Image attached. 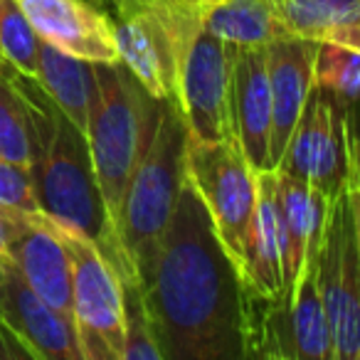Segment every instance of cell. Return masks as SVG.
Here are the masks:
<instances>
[{"mask_svg":"<svg viewBox=\"0 0 360 360\" xmlns=\"http://www.w3.org/2000/svg\"><path fill=\"white\" fill-rule=\"evenodd\" d=\"M232 134L252 168H269L271 94L266 47H235L232 65Z\"/></svg>","mask_w":360,"mask_h":360,"instance_id":"5bb4252c","label":"cell"},{"mask_svg":"<svg viewBox=\"0 0 360 360\" xmlns=\"http://www.w3.org/2000/svg\"><path fill=\"white\" fill-rule=\"evenodd\" d=\"M188 143L191 131L180 106L163 101L155 134L131 175L116 220V240L139 279L148 269L178 205L188 178Z\"/></svg>","mask_w":360,"mask_h":360,"instance_id":"277c9868","label":"cell"},{"mask_svg":"<svg viewBox=\"0 0 360 360\" xmlns=\"http://www.w3.org/2000/svg\"><path fill=\"white\" fill-rule=\"evenodd\" d=\"M276 170V215L281 235V266H284V296L291 299L296 276L306 262L309 242V200L311 186L294 175Z\"/></svg>","mask_w":360,"mask_h":360,"instance_id":"d6986e66","label":"cell"},{"mask_svg":"<svg viewBox=\"0 0 360 360\" xmlns=\"http://www.w3.org/2000/svg\"><path fill=\"white\" fill-rule=\"evenodd\" d=\"M0 358H35L6 314V266H0Z\"/></svg>","mask_w":360,"mask_h":360,"instance_id":"484cf974","label":"cell"},{"mask_svg":"<svg viewBox=\"0 0 360 360\" xmlns=\"http://www.w3.org/2000/svg\"><path fill=\"white\" fill-rule=\"evenodd\" d=\"M35 153V131L27 96L15 82V72L0 70V158L30 168Z\"/></svg>","mask_w":360,"mask_h":360,"instance_id":"44dd1931","label":"cell"},{"mask_svg":"<svg viewBox=\"0 0 360 360\" xmlns=\"http://www.w3.org/2000/svg\"><path fill=\"white\" fill-rule=\"evenodd\" d=\"M316 40L286 35L266 45V70H269L271 94V139H269V168L281 163L289 139L294 134L299 116L314 89V57Z\"/></svg>","mask_w":360,"mask_h":360,"instance_id":"4fadbf2b","label":"cell"},{"mask_svg":"<svg viewBox=\"0 0 360 360\" xmlns=\"http://www.w3.org/2000/svg\"><path fill=\"white\" fill-rule=\"evenodd\" d=\"M326 40L338 42V45H345V47H353V50L360 52V11L355 13L345 25H340V27H335L333 32H328Z\"/></svg>","mask_w":360,"mask_h":360,"instance_id":"4316f807","label":"cell"},{"mask_svg":"<svg viewBox=\"0 0 360 360\" xmlns=\"http://www.w3.org/2000/svg\"><path fill=\"white\" fill-rule=\"evenodd\" d=\"M35 82L72 124L86 131L91 89H94V67H91V62L67 55V52L52 47L50 42H42Z\"/></svg>","mask_w":360,"mask_h":360,"instance_id":"ac0fdd59","label":"cell"},{"mask_svg":"<svg viewBox=\"0 0 360 360\" xmlns=\"http://www.w3.org/2000/svg\"><path fill=\"white\" fill-rule=\"evenodd\" d=\"M124 286V326H126V345L124 360H163L155 340L150 316L146 309L141 281H121Z\"/></svg>","mask_w":360,"mask_h":360,"instance_id":"cb8c5ba5","label":"cell"},{"mask_svg":"<svg viewBox=\"0 0 360 360\" xmlns=\"http://www.w3.org/2000/svg\"><path fill=\"white\" fill-rule=\"evenodd\" d=\"M72 264V316L84 360H124V286L91 237L57 222Z\"/></svg>","mask_w":360,"mask_h":360,"instance_id":"8992f818","label":"cell"},{"mask_svg":"<svg viewBox=\"0 0 360 360\" xmlns=\"http://www.w3.org/2000/svg\"><path fill=\"white\" fill-rule=\"evenodd\" d=\"M13 264L11 252H8V242H6V230H3V210H0V266Z\"/></svg>","mask_w":360,"mask_h":360,"instance_id":"83f0119b","label":"cell"},{"mask_svg":"<svg viewBox=\"0 0 360 360\" xmlns=\"http://www.w3.org/2000/svg\"><path fill=\"white\" fill-rule=\"evenodd\" d=\"M202 6L205 0H134L109 13L119 60L155 99L178 96L180 67L202 30Z\"/></svg>","mask_w":360,"mask_h":360,"instance_id":"5b68a950","label":"cell"},{"mask_svg":"<svg viewBox=\"0 0 360 360\" xmlns=\"http://www.w3.org/2000/svg\"><path fill=\"white\" fill-rule=\"evenodd\" d=\"M6 314L35 358L84 360L75 321L40 299L13 264L6 266Z\"/></svg>","mask_w":360,"mask_h":360,"instance_id":"9a60e30c","label":"cell"},{"mask_svg":"<svg viewBox=\"0 0 360 360\" xmlns=\"http://www.w3.org/2000/svg\"><path fill=\"white\" fill-rule=\"evenodd\" d=\"M232 65L235 47L202 27L193 37L178 77L175 104L193 141L215 143L232 134Z\"/></svg>","mask_w":360,"mask_h":360,"instance_id":"30bf717a","label":"cell"},{"mask_svg":"<svg viewBox=\"0 0 360 360\" xmlns=\"http://www.w3.org/2000/svg\"><path fill=\"white\" fill-rule=\"evenodd\" d=\"M202 27L232 47H266L289 35L276 0H205Z\"/></svg>","mask_w":360,"mask_h":360,"instance_id":"e0dca14e","label":"cell"},{"mask_svg":"<svg viewBox=\"0 0 360 360\" xmlns=\"http://www.w3.org/2000/svg\"><path fill=\"white\" fill-rule=\"evenodd\" d=\"M316 276L333 333V358L360 360V250L348 191L333 200Z\"/></svg>","mask_w":360,"mask_h":360,"instance_id":"ba28073f","label":"cell"},{"mask_svg":"<svg viewBox=\"0 0 360 360\" xmlns=\"http://www.w3.org/2000/svg\"><path fill=\"white\" fill-rule=\"evenodd\" d=\"M276 6L289 35L319 42L360 11V0H276Z\"/></svg>","mask_w":360,"mask_h":360,"instance_id":"7402d4cb","label":"cell"},{"mask_svg":"<svg viewBox=\"0 0 360 360\" xmlns=\"http://www.w3.org/2000/svg\"><path fill=\"white\" fill-rule=\"evenodd\" d=\"M141 291L163 360L245 358V276L191 178Z\"/></svg>","mask_w":360,"mask_h":360,"instance_id":"6da1fadb","label":"cell"},{"mask_svg":"<svg viewBox=\"0 0 360 360\" xmlns=\"http://www.w3.org/2000/svg\"><path fill=\"white\" fill-rule=\"evenodd\" d=\"M15 82L27 96L32 114L35 153L30 170L40 212L91 237L106 259L114 264L121 281L139 279L134 264L116 240L114 225L106 212L86 134L57 109V104L35 79L15 72Z\"/></svg>","mask_w":360,"mask_h":360,"instance_id":"7a4b0ae2","label":"cell"},{"mask_svg":"<svg viewBox=\"0 0 360 360\" xmlns=\"http://www.w3.org/2000/svg\"><path fill=\"white\" fill-rule=\"evenodd\" d=\"M42 42L86 62H119L111 15L89 0H18Z\"/></svg>","mask_w":360,"mask_h":360,"instance_id":"7c38bea8","label":"cell"},{"mask_svg":"<svg viewBox=\"0 0 360 360\" xmlns=\"http://www.w3.org/2000/svg\"><path fill=\"white\" fill-rule=\"evenodd\" d=\"M350 160L353 155L343 104L314 84L276 168L328 198H338L348 186Z\"/></svg>","mask_w":360,"mask_h":360,"instance_id":"9c48e42d","label":"cell"},{"mask_svg":"<svg viewBox=\"0 0 360 360\" xmlns=\"http://www.w3.org/2000/svg\"><path fill=\"white\" fill-rule=\"evenodd\" d=\"M40 35L18 0H0V52L8 67L18 75L37 77V57H40Z\"/></svg>","mask_w":360,"mask_h":360,"instance_id":"603a6c76","label":"cell"},{"mask_svg":"<svg viewBox=\"0 0 360 360\" xmlns=\"http://www.w3.org/2000/svg\"><path fill=\"white\" fill-rule=\"evenodd\" d=\"M94 89L86 119V143L96 183L116 232L124 193L158 126L165 99H155L124 62H91Z\"/></svg>","mask_w":360,"mask_h":360,"instance_id":"3957f363","label":"cell"},{"mask_svg":"<svg viewBox=\"0 0 360 360\" xmlns=\"http://www.w3.org/2000/svg\"><path fill=\"white\" fill-rule=\"evenodd\" d=\"M3 210L8 252L32 291L50 306L72 316V264L57 225L45 212Z\"/></svg>","mask_w":360,"mask_h":360,"instance_id":"8fae6325","label":"cell"},{"mask_svg":"<svg viewBox=\"0 0 360 360\" xmlns=\"http://www.w3.org/2000/svg\"><path fill=\"white\" fill-rule=\"evenodd\" d=\"M104 3H109L111 13H119V11H124V8H129L134 0H104Z\"/></svg>","mask_w":360,"mask_h":360,"instance_id":"f1b7e54d","label":"cell"},{"mask_svg":"<svg viewBox=\"0 0 360 360\" xmlns=\"http://www.w3.org/2000/svg\"><path fill=\"white\" fill-rule=\"evenodd\" d=\"M314 84L343 104L348 134L360 136V52L321 40L314 57Z\"/></svg>","mask_w":360,"mask_h":360,"instance_id":"ffe728a7","label":"cell"},{"mask_svg":"<svg viewBox=\"0 0 360 360\" xmlns=\"http://www.w3.org/2000/svg\"><path fill=\"white\" fill-rule=\"evenodd\" d=\"M188 178L200 193L222 245L242 269L245 242L257 205V170L235 136L215 143H188Z\"/></svg>","mask_w":360,"mask_h":360,"instance_id":"52a82bcc","label":"cell"},{"mask_svg":"<svg viewBox=\"0 0 360 360\" xmlns=\"http://www.w3.org/2000/svg\"><path fill=\"white\" fill-rule=\"evenodd\" d=\"M242 276L259 294H284L281 235L279 215H276V170L257 173V205L245 242Z\"/></svg>","mask_w":360,"mask_h":360,"instance_id":"2e32d148","label":"cell"},{"mask_svg":"<svg viewBox=\"0 0 360 360\" xmlns=\"http://www.w3.org/2000/svg\"><path fill=\"white\" fill-rule=\"evenodd\" d=\"M0 207L20 212H40L32 170L27 165L0 158Z\"/></svg>","mask_w":360,"mask_h":360,"instance_id":"d4e9b609","label":"cell"},{"mask_svg":"<svg viewBox=\"0 0 360 360\" xmlns=\"http://www.w3.org/2000/svg\"><path fill=\"white\" fill-rule=\"evenodd\" d=\"M0 70H8V62H6V57H3V52H0Z\"/></svg>","mask_w":360,"mask_h":360,"instance_id":"f546056e","label":"cell"}]
</instances>
